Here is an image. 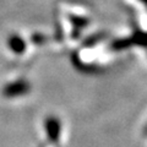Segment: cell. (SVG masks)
<instances>
[{
	"label": "cell",
	"instance_id": "1",
	"mask_svg": "<svg viewBox=\"0 0 147 147\" xmlns=\"http://www.w3.org/2000/svg\"><path fill=\"white\" fill-rule=\"evenodd\" d=\"M48 134L52 136L53 140H58V136L60 134V125L58 124L57 120H50L49 121V125H48Z\"/></svg>",
	"mask_w": 147,
	"mask_h": 147
},
{
	"label": "cell",
	"instance_id": "2",
	"mask_svg": "<svg viewBox=\"0 0 147 147\" xmlns=\"http://www.w3.org/2000/svg\"><path fill=\"white\" fill-rule=\"evenodd\" d=\"M11 44L13 45V48H15V50H17V52H22L25 48V45H24V42L21 40V38H12L11 39Z\"/></svg>",
	"mask_w": 147,
	"mask_h": 147
}]
</instances>
